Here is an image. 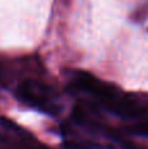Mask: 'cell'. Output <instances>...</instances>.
I'll list each match as a JSON object with an SVG mask.
<instances>
[{"label": "cell", "instance_id": "6da1fadb", "mask_svg": "<svg viewBox=\"0 0 148 149\" xmlns=\"http://www.w3.org/2000/svg\"><path fill=\"white\" fill-rule=\"evenodd\" d=\"M135 130H138V132H142V134L148 135V122H143V123L135 126Z\"/></svg>", "mask_w": 148, "mask_h": 149}]
</instances>
